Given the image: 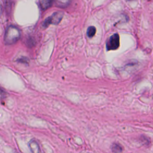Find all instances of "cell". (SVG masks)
Instances as JSON below:
<instances>
[{"label": "cell", "instance_id": "cell-2", "mask_svg": "<svg viewBox=\"0 0 153 153\" xmlns=\"http://www.w3.org/2000/svg\"><path fill=\"white\" fill-rule=\"evenodd\" d=\"M63 13L62 11H56L51 16L47 17L42 23V27L44 28L47 27L50 25H57L62 20L63 17Z\"/></svg>", "mask_w": 153, "mask_h": 153}, {"label": "cell", "instance_id": "cell-3", "mask_svg": "<svg viewBox=\"0 0 153 153\" xmlns=\"http://www.w3.org/2000/svg\"><path fill=\"white\" fill-rule=\"evenodd\" d=\"M120 47V36L118 33H114L108 39L106 47L108 51L115 50Z\"/></svg>", "mask_w": 153, "mask_h": 153}, {"label": "cell", "instance_id": "cell-1", "mask_svg": "<svg viewBox=\"0 0 153 153\" xmlns=\"http://www.w3.org/2000/svg\"><path fill=\"white\" fill-rule=\"evenodd\" d=\"M21 32L16 26H8L5 32L4 42L6 44L11 45L16 43L20 38Z\"/></svg>", "mask_w": 153, "mask_h": 153}, {"label": "cell", "instance_id": "cell-5", "mask_svg": "<svg viewBox=\"0 0 153 153\" xmlns=\"http://www.w3.org/2000/svg\"><path fill=\"white\" fill-rule=\"evenodd\" d=\"M29 147L32 153H40V148L36 141L31 140L29 142Z\"/></svg>", "mask_w": 153, "mask_h": 153}, {"label": "cell", "instance_id": "cell-8", "mask_svg": "<svg viewBox=\"0 0 153 153\" xmlns=\"http://www.w3.org/2000/svg\"><path fill=\"white\" fill-rule=\"evenodd\" d=\"M111 149H112V151L114 153H120L123 150L122 146L118 144V143H114L112 145Z\"/></svg>", "mask_w": 153, "mask_h": 153}, {"label": "cell", "instance_id": "cell-4", "mask_svg": "<svg viewBox=\"0 0 153 153\" xmlns=\"http://www.w3.org/2000/svg\"><path fill=\"white\" fill-rule=\"evenodd\" d=\"M55 0H38V5L42 11H45L51 7Z\"/></svg>", "mask_w": 153, "mask_h": 153}, {"label": "cell", "instance_id": "cell-9", "mask_svg": "<svg viewBox=\"0 0 153 153\" xmlns=\"http://www.w3.org/2000/svg\"><path fill=\"white\" fill-rule=\"evenodd\" d=\"M128 1H132V0H128Z\"/></svg>", "mask_w": 153, "mask_h": 153}, {"label": "cell", "instance_id": "cell-6", "mask_svg": "<svg viewBox=\"0 0 153 153\" xmlns=\"http://www.w3.org/2000/svg\"><path fill=\"white\" fill-rule=\"evenodd\" d=\"M56 5L61 8L66 7L71 2V0H55Z\"/></svg>", "mask_w": 153, "mask_h": 153}, {"label": "cell", "instance_id": "cell-7", "mask_svg": "<svg viewBox=\"0 0 153 153\" xmlns=\"http://www.w3.org/2000/svg\"><path fill=\"white\" fill-rule=\"evenodd\" d=\"M96 32V29L94 26H90L87 30V35L89 38H92L94 36Z\"/></svg>", "mask_w": 153, "mask_h": 153}]
</instances>
